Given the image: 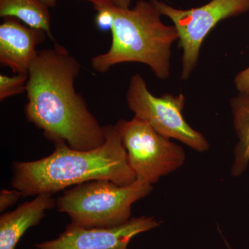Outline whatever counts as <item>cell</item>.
I'll use <instances>...</instances> for the list:
<instances>
[{"instance_id":"1","label":"cell","mask_w":249,"mask_h":249,"mask_svg":"<svg viewBox=\"0 0 249 249\" xmlns=\"http://www.w3.org/2000/svg\"><path fill=\"white\" fill-rule=\"evenodd\" d=\"M80 71V62L60 44L39 51L29 70L24 114L54 144L85 151L105 143L106 127L76 91Z\"/></svg>"},{"instance_id":"2","label":"cell","mask_w":249,"mask_h":249,"mask_svg":"<svg viewBox=\"0 0 249 249\" xmlns=\"http://www.w3.org/2000/svg\"><path fill=\"white\" fill-rule=\"evenodd\" d=\"M106 127V142L91 150H76L66 142L55 143L48 157L30 161H15L11 186L23 196L55 194L69 187L93 180H108L120 186L137 178L127 161L115 124Z\"/></svg>"},{"instance_id":"3","label":"cell","mask_w":249,"mask_h":249,"mask_svg":"<svg viewBox=\"0 0 249 249\" xmlns=\"http://www.w3.org/2000/svg\"><path fill=\"white\" fill-rule=\"evenodd\" d=\"M114 16L111 43L106 53L93 57L91 67L105 73L116 65L137 62L150 67L160 80L171 73L172 47L178 40L175 26L167 25L152 1L139 0L134 7H110Z\"/></svg>"},{"instance_id":"4","label":"cell","mask_w":249,"mask_h":249,"mask_svg":"<svg viewBox=\"0 0 249 249\" xmlns=\"http://www.w3.org/2000/svg\"><path fill=\"white\" fill-rule=\"evenodd\" d=\"M152 191V185L138 178L126 186L108 180H93L67 190L56 199V207L70 217L71 224L78 227H117L132 217V205Z\"/></svg>"},{"instance_id":"5","label":"cell","mask_w":249,"mask_h":249,"mask_svg":"<svg viewBox=\"0 0 249 249\" xmlns=\"http://www.w3.org/2000/svg\"><path fill=\"white\" fill-rule=\"evenodd\" d=\"M115 126L127 152L129 166L138 179L153 186L184 164L186 155L183 147L138 116L129 121L121 119Z\"/></svg>"},{"instance_id":"6","label":"cell","mask_w":249,"mask_h":249,"mask_svg":"<svg viewBox=\"0 0 249 249\" xmlns=\"http://www.w3.org/2000/svg\"><path fill=\"white\" fill-rule=\"evenodd\" d=\"M162 16L169 18L182 49L181 79L188 80L199 62L204 41L218 23L249 11V0H211L197 8L181 9L160 0H150Z\"/></svg>"},{"instance_id":"7","label":"cell","mask_w":249,"mask_h":249,"mask_svg":"<svg viewBox=\"0 0 249 249\" xmlns=\"http://www.w3.org/2000/svg\"><path fill=\"white\" fill-rule=\"evenodd\" d=\"M126 101L134 116L146 121L161 135L175 139L196 152L209 150V141L204 134L183 118L186 97L183 93H166L157 97L150 92L143 77L136 73L129 80Z\"/></svg>"},{"instance_id":"8","label":"cell","mask_w":249,"mask_h":249,"mask_svg":"<svg viewBox=\"0 0 249 249\" xmlns=\"http://www.w3.org/2000/svg\"><path fill=\"white\" fill-rule=\"evenodd\" d=\"M160 225V221L152 216L132 217L111 228L88 229L70 223L58 237L36 244L31 249H128L135 236Z\"/></svg>"},{"instance_id":"9","label":"cell","mask_w":249,"mask_h":249,"mask_svg":"<svg viewBox=\"0 0 249 249\" xmlns=\"http://www.w3.org/2000/svg\"><path fill=\"white\" fill-rule=\"evenodd\" d=\"M0 25V64L14 73H27L37 57V47L45 40V31L24 25L16 18H3Z\"/></svg>"},{"instance_id":"10","label":"cell","mask_w":249,"mask_h":249,"mask_svg":"<svg viewBox=\"0 0 249 249\" xmlns=\"http://www.w3.org/2000/svg\"><path fill=\"white\" fill-rule=\"evenodd\" d=\"M56 206V199L50 193L36 196L34 200L19 205L14 211L0 217V249H16L25 232L38 225L46 211Z\"/></svg>"},{"instance_id":"11","label":"cell","mask_w":249,"mask_h":249,"mask_svg":"<svg viewBox=\"0 0 249 249\" xmlns=\"http://www.w3.org/2000/svg\"><path fill=\"white\" fill-rule=\"evenodd\" d=\"M232 124L237 141L234 148L231 175L239 178L249 165V96L238 93L230 100Z\"/></svg>"},{"instance_id":"12","label":"cell","mask_w":249,"mask_h":249,"mask_svg":"<svg viewBox=\"0 0 249 249\" xmlns=\"http://www.w3.org/2000/svg\"><path fill=\"white\" fill-rule=\"evenodd\" d=\"M49 8L41 0H0V16L15 18L29 27L45 31L54 40Z\"/></svg>"},{"instance_id":"13","label":"cell","mask_w":249,"mask_h":249,"mask_svg":"<svg viewBox=\"0 0 249 249\" xmlns=\"http://www.w3.org/2000/svg\"><path fill=\"white\" fill-rule=\"evenodd\" d=\"M28 80L29 73H15L12 76L0 75V101L26 93Z\"/></svg>"},{"instance_id":"14","label":"cell","mask_w":249,"mask_h":249,"mask_svg":"<svg viewBox=\"0 0 249 249\" xmlns=\"http://www.w3.org/2000/svg\"><path fill=\"white\" fill-rule=\"evenodd\" d=\"M22 196V192L16 188L1 190L0 193V212L4 213L9 208L14 206Z\"/></svg>"},{"instance_id":"15","label":"cell","mask_w":249,"mask_h":249,"mask_svg":"<svg viewBox=\"0 0 249 249\" xmlns=\"http://www.w3.org/2000/svg\"><path fill=\"white\" fill-rule=\"evenodd\" d=\"M110 7L111 6H108L96 9L97 15L96 17V24L98 29L101 31H111L114 22V16Z\"/></svg>"},{"instance_id":"16","label":"cell","mask_w":249,"mask_h":249,"mask_svg":"<svg viewBox=\"0 0 249 249\" xmlns=\"http://www.w3.org/2000/svg\"><path fill=\"white\" fill-rule=\"evenodd\" d=\"M234 84L238 93L249 96V66L236 75Z\"/></svg>"},{"instance_id":"17","label":"cell","mask_w":249,"mask_h":249,"mask_svg":"<svg viewBox=\"0 0 249 249\" xmlns=\"http://www.w3.org/2000/svg\"><path fill=\"white\" fill-rule=\"evenodd\" d=\"M79 1H88L93 5L95 9L100 8L108 7V6H115L114 0H79Z\"/></svg>"},{"instance_id":"18","label":"cell","mask_w":249,"mask_h":249,"mask_svg":"<svg viewBox=\"0 0 249 249\" xmlns=\"http://www.w3.org/2000/svg\"><path fill=\"white\" fill-rule=\"evenodd\" d=\"M132 0H114V5L117 7L122 9H129L130 8Z\"/></svg>"},{"instance_id":"19","label":"cell","mask_w":249,"mask_h":249,"mask_svg":"<svg viewBox=\"0 0 249 249\" xmlns=\"http://www.w3.org/2000/svg\"><path fill=\"white\" fill-rule=\"evenodd\" d=\"M41 1L45 3L49 8L55 7L56 5V0H41Z\"/></svg>"},{"instance_id":"20","label":"cell","mask_w":249,"mask_h":249,"mask_svg":"<svg viewBox=\"0 0 249 249\" xmlns=\"http://www.w3.org/2000/svg\"><path fill=\"white\" fill-rule=\"evenodd\" d=\"M227 246L228 249H232L231 247V246L229 245V244L227 242Z\"/></svg>"}]
</instances>
